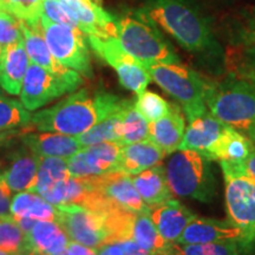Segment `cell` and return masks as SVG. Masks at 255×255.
Here are the masks:
<instances>
[{
    "label": "cell",
    "instance_id": "43",
    "mask_svg": "<svg viewBox=\"0 0 255 255\" xmlns=\"http://www.w3.org/2000/svg\"><path fill=\"white\" fill-rule=\"evenodd\" d=\"M232 73H234V75L239 76V77L246 79V81L251 82L252 84L255 85V70L244 68V66L233 65Z\"/></svg>",
    "mask_w": 255,
    "mask_h": 255
},
{
    "label": "cell",
    "instance_id": "47",
    "mask_svg": "<svg viewBox=\"0 0 255 255\" xmlns=\"http://www.w3.org/2000/svg\"><path fill=\"white\" fill-rule=\"evenodd\" d=\"M15 135H21L20 131H18L17 129H12V130H5V131H0V146L4 145L5 143H7L11 141L12 138Z\"/></svg>",
    "mask_w": 255,
    "mask_h": 255
},
{
    "label": "cell",
    "instance_id": "14",
    "mask_svg": "<svg viewBox=\"0 0 255 255\" xmlns=\"http://www.w3.org/2000/svg\"><path fill=\"white\" fill-rule=\"evenodd\" d=\"M149 215L161 237L169 244H176L189 222L196 216L183 203L175 199L152 207Z\"/></svg>",
    "mask_w": 255,
    "mask_h": 255
},
{
    "label": "cell",
    "instance_id": "48",
    "mask_svg": "<svg viewBox=\"0 0 255 255\" xmlns=\"http://www.w3.org/2000/svg\"><path fill=\"white\" fill-rule=\"evenodd\" d=\"M247 136H248V138H250L251 141L253 142V144L255 145V127L253 128V129H251L250 131H248Z\"/></svg>",
    "mask_w": 255,
    "mask_h": 255
},
{
    "label": "cell",
    "instance_id": "29",
    "mask_svg": "<svg viewBox=\"0 0 255 255\" xmlns=\"http://www.w3.org/2000/svg\"><path fill=\"white\" fill-rule=\"evenodd\" d=\"M70 177L71 174L68 167V158L41 157L36 181L28 191L43 196L46 191L51 190Z\"/></svg>",
    "mask_w": 255,
    "mask_h": 255
},
{
    "label": "cell",
    "instance_id": "1",
    "mask_svg": "<svg viewBox=\"0 0 255 255\" xmlns=\"http://www.w3.org/2000/svg\"><path fill=\"white\" fill-rule=\"evenodd\" d=\"M137 12L163 28L210 71L222 72L225 53L208 17L193 0H145Z\"/></svg>",
    "mask_w": 255,
    "mask_h": 255
},
{
    "label": "cell",
    "instance_id": "46",
    "mask_svg": "<svg viewBox=\"0 0 255 255\" xmlns=\"http://www.w3.org/2000/svg\"><path fill=\"white\" fill-rule=\"evenodd\" d=\"M15 222L18 223V226L20 227L21 231H23L25 234H27L28 232L33 228V226L36 225L37 220L30 219V218H14Z\"/></svg>",
    "mask_w": 255,
    "mask_h": 255
},
{
    "label": "cell",
    "instance_id": "30",
    "mask_svg": "<svg viewBox=\"0 0 255 255\" xmlns=\"http://www.w3.org/2000/svg\"><path fill=\"white\" fill-rule=\"evenodd\" d=\"M146 139H149V122L136 109L135 103L130 101L124 111L120 144L123 146Z\"/></svg>",
    "mask_w": 255,
    "mask_h": 255
},
{
    "label": "cell",
    "instance_id": "50",
    "mask_svg": "<svg viewBox=\"0 0 255 255\" xmlns=\"http://www.w3.org/2000/svg\"><path fill=\"white\" fill-rule=\"evenodd\" d=\"M2 51H4V47L0 45V59H1V56H2Z\"/></svg>",
    "mask_w": 255,
    "mask_h": 255
},
{
    "label": "cell",
    "instance_id": "7",
    "mask_svg": "<svg viewBox=\"0 0 255 255\" xmlns=\"http://www.w3.org/2000/svg\"><path fill=\"white\" fill-rule=\"evenodd\" d=\"M116 26L121 45L139 62L181 63L174 47L157 26L138 12L117 18Z\"/></svg>",
    "mask_w": 255,
    "mask_h": 255
},
{
    "label": "cell",
    "instance_id": "56",
    "mask_svg": "<svg viewBox=\"0 0 255 255\" xmlns=\"http://www.w3.org/2000/svg\"><path fill=\"white\" fill-rule=\"evenodd\" d=\"M64 1H66V0H64Z\"/></svg>",
    "mask_w": 255,
    "mask_h": 255
},
{
    "label": "cell",
    "instance_id": "9",
    "mask_svg": "<svg viewBox=\"0 0 255 255\" xmlns=\"http://www.w3.org/2000/svg\"><path fill=\"white\" fill-rule=\"evenodd\" d=\"M83 83L82 75L75 70L69 75H57L31 63L24 78L20 102L27 110H37L64 95L72 94Z\"/></svg>",
    "mask_w": 255,
    "mask_h": 255
},
{
    "label": "cell",
    "instance_id": "52",
    "mask_svg": "<svg viewBox=\"0 0 255 255\" xmlns=\"http://www.w3.org/2000/svg\"><path fill=\"white\" fill-rule=\"evenodd\" d=\"M57 255H68V253H66V250H65L64 252H62V253H59V254H57Z\"/></svg>",
    "mask_w": 255,
    "mask_h": 255
},
{
    "label": "cell",
    "instance_id": "6",
    "mask_svg": "<svg viewBox=\"0 0 255 255\" xmlns=\"http://www.w3.org/2000/svg\"><path fill=\"white\" fill-rule=\"evenodd\" d=\"M142 64L150 75L151 81L178 102L189 122L208 111L206 104V77L181 63L142 62Z\"/></svg>",
    "mask_w": 255,
    "mask_h": 255
},
{
    "label": "cell",
    "instance_id": "2",
    "mask_svg": "<svg viewBox=\"0 0 255 255\" xmlns=\"http://www.w3.org/2000/svg\"><path fill=\"white\" fill-rule=\"evenodd\" d=\"M127 100L107 91L91 95L87 89L72 92L53 107L31 116L28 126L38 131L79 136L126 104Z\"/></svg>",
    "mask_w": 255,
    "mask_h": 255
},
{
    "label": "cell",
    "instance_id": "53",
    "mask_svg": "<svg viewBox=\"0 0 255 255\" xmlns=\"http://www.w3.org/2000/svg\"><path fill=\"white\" fill-rule=\"evenodd\" d=\"M23 255H37V254H32V253H28V252H25Z\"/></svg>",
    "mask_w": 255,
    "mask_h": 255
},
{
    "label": "cell",
    "instance_id": "27",
    "mask_svg": "<svg viewBox=\"0 0 255 255\" xmlns=\"http://www.w3.org/2000/svg\"><path fill=\"white\" fill-rule=\"evenodd\" d=\"M11 215L13 218H30L37 221H57L58 210L52 203L32 191H19L12 197Z\"/></svg>",
    "mask_w": 255,
    "mask_h": 255
},
{
    "label": "cell",
    "instance_id": "16",
    "mask_svg": "<svg viewBox=\"0 0 255 255\" xmlns=\"http://www.w3.org/2000/svg\"><path fill=\"white\" fill-rule=\"evenodd\" d=\"M66 2L77 14L83 33L98 38H117L116 19L100 4L91 0H66Z\"/></svg>",
    "mask_w": 255,
    "mask_h": 255
},
{
    "label": "cell",
    "instance_id": "22",
    "mask_svg": "<svg viewBox=\"0 0 255 255\" xmlns=\"http://www.w3.org/2000/svg\"><path fill=\"white\" fill-rule=\"evenodd\" d=\"M41 156L34 154L27 146H21L11 155V163L2 173L12 191L30 190L36 181Z\"/></svg>",
    "mask_w": 255,
    "mask_h": 255
},
{
    "label": "cell",
    "instance_id": "25",
    "mask_svg": "<svg viewBox=\"0 0 255 255\" xmlns=\"http://www.w3.org/2000/svg\"><path fill=\"white\" fill-rule=\"evenodd\" d=\"M255 145L247 135L227 126L206 157L210 161H228L245 163Z\"/></svg>",
    "mask_w": 255,
    "mask_h": 255
},
{
    "label": "cell",
    "instance_id": "32",
    "mask_svg": "<svg viewBox=\"0 0 255 255\" xmlns=\"http://www.w3.org/2000/svg\"><path fill=\"white\" fill-rule=\"evenodd\" d=\"M0 248L12 255L26 252V239L12 215L0 218Z\"/></svg>",
    "mask_w": 255,
    "mask_h": 255
},
{
    "label": "cell",
    "instance_id": "39",
    "mask_svg": "<svg viewBox=\"0 0 255 255\" xmlns=\"http://www.w3.org/2000/svg\"><path fill=\"white\" fill-rule=\"evenodd\" d=\"M12 190L6 183L2 173H0V218L11 215V197Z\"/></svg>",
    "mask_w": 255,
    "mask_h": 255
},
{
    "label": "cell",
    "instance_id": "3",
    "mask_svg": "<svg viewBox=\"0 0 255 255\" xmlns=\"http://www.w3.org/2000/svg\"><path fill=\"white\" fill-rule=\"evenodd\" d=\"M206 104L213 116L245 135L255 127V85L234 73L207 78Z\"/></svg>",
    "mask_w": 255,
    "mask_h": 255
},
{
    "label": "cell",
    "instance_id": "11",
    "mask_svg": "<svg viewBox=\"0 0 255 255\" xmlns=\"http://www.w3.org/2000/svg\"><path fill=\"white\" fill-rule=\"evenodd\" d=\"M122 145L117 142L96 143L83 148L68 158L71 176H98L116 171Z\"/></svg>",
    "mask_w": 255,
    "mask_h": 255
},
{
    "label": "cell",
    "instance_id": "19",
    "mask_svg": "<svg viewBox=\"0 0 255 255\" xmlns=\"http://www.w3.org/2000/svg\"><path fill=\"white\" fill-rule=\"evenodd\" d=\"M26 252L37 255H57L68 248L69 235L57 221L40 220L27 234Z\"/></svg>",
    "mask_w": 255,
    "mask_h": 255
},
{
    "label": "cell",
    "instance_id": "55",
    "mask_svg": "<svg viewBox=\"0 0 255 255\" xmlns=\"http://www.w3.org/2000/svg\"><path fill=\"white\" fill-rule=\"evenodd\" d=\"M2 11V9H1V7H0V12H1Z\"/></svg>",
    "mask_w": 255,
    "mask_h": 255
},
{
    "label": "cell",
    "instance_id": "45",
    "mask_svg": "<svg viewBox=\"0 0 255 255\" xmlns=\"http://www.w3.org/2000/svg\"><path fill=\"white\" fill-rule=\"evenodd\" d=\"M244 165H245V170H246L248 176H250L255 182V148L253 149V151L251 152V155L248 156V158L246 159V162H245Z\"/></svg>",
    "mask_w": 255,
    "mask_h": 255
},
{
    "label": "cell",
    "instance_id": "5",
    "mask_svg": "<svg viewBox=\"0 0 255 255\" xmlns=\"http://www.w3.org/2000/svg\"><path fill=\"white\" fill-rule=\"evenodd\" d=\"M225 180V203L228 221L244 234L240 251L255 250V182L244 163L219 161Z\"/></svg>",
    "mask_w": 255,
    "mask_h": 255
},
{
    "label": "cell",
    "instance_id": "34",
    "mask_svg": "<svg viewBox=\"0 0 255 255\" xmlns=\"http://www.w3.org/2000/svg\"><path fill=\"white\" fill-rule=\"evenodd\" d=\"M231 41L240 47H255V7L241 12L233 20Z\"/></svg>",
    "mask_w": 255,
    "mask_h": 255
},
{
    "label": "cell",
    "instance_id": "18",
    "mask_svg": "<svg viewBox=\"0 0 255 255\" xmlns=\"http://www.w3.org/2000/svg\"><path fill=\"white\" fill-rule=\"evenodd\" d=\"M20 139L25 146L41 157L69 158L83 148L76 136L58 132L23 131Z\"/></svg>",
    "mask_w": 255,
    "mask_h": 255
},
{
    "label": "cell",
    "instance_id": "23",
    "mask_svg": "<svg viewBox=\"0 0 255 255\" xmlns=\"http://www.w3.org/2000/svg\"><path fill=\"white\" fill-rule=\"evenodd\" d=\"M21 31H23L25 49L31 63L37 64L47 71L57 75H69L73 71L62 65L51 53L41 33L40 23L30 25L26 21L21 20Z\"/></svg>",
    "mask_w": 255,
    "mask_h": 255
},
{
    "label": "cell",
    "instance_id": "4",
    "mask_svg": "<svg viewBox=\"0 0 255 255\" xmlns=\"http://www.w3.org/2000/svg\"><path fill=\"white\" fill-rule=\"evenodd\" d=\"M212 162L195 150L173 152L165 167L173 195L209 203L216 195V177Z\"/></svg>",
    "mask_w": 255,
    "mask_h": 255
},
{
    "label": "cell",
    "instance_id": "51",
    "mask_svg": "<svg viewBox=\"0 0 255 255\" xmlns=\"http://www.w3.org/2000/svg\"><path fill=\"white\" fill-rule=\"evenodd\" d=\"M91 1H94V2H97V4H102V0H91Z\"/></svg>",
    "mask_w": 255,
    "mask_h": 255
},
{
    "label": "cell",
    "instance_id": "28",
    "mask_svg": "<svg viewBox=\"0 0 255 255\" xmlns=\"http://www.w3.org/2000/svg\"><path fill=\"white\" fill-rule=\"evenodd\" d=\"M130 100H127L123 108H121L115 113L110 114L103 121L97 123L88 131L82 135L76 136L82 146H88L96 143L102 142H117L120 144L121 137H122V121L126 111L127 105Z\"/></svg>",
    "mask_w": 255,
    "mask_h": 255
},
{
    "label": "cell",
    "instance_id": "26",
    "mask_svg": "<svg viewBox=\"0 0 255 255\" xmlns=\"http://www.w3.org/2000/svg\"><path fill=\"white\" fill-rule=\"evenodd\" d=\"M129 239L155 255H169L174 245L161 237L149 213L135 214L130 226Z\"/></svg>",
    "mask_w": 255,
    "mask_h": 255
},
{
    "label": "cell",
    "instance_id": "35",
    "mask_svg": "<svg viewBox=\"0 0 255 255\" xmlns=\"http://www.w3.org/2000/svg\"><path fill=\"white\" fill-rule=\"evenodd\" d=\"M44 0H0L2 11L14 15L27 24L40 23Z\"/></svg>",
    "mask_w": 255,
    "mask_h": 255
},
{
    "label": "cell",
    "instance_id": "44",
    "mask_svg": "<svg viewBox=\"0 0 255 255\" xmlns=\"http://www.w3.org/2000/svg\"><path fill=\"white\" fill-rule=\"evenodd\" d=\"M98 255H123L122 247L119 242H110L98 250Z\"/></svg>",
    "mask_w": 255,
    "mask_h": 255
},
{
    "label": "cell",
    "instance_id": "41",
    "mask_svg": "<svg viewBox=\"0 0 255 255\" xmlns=\"http://www.w3.org/2000/svg\"><path fill=\"white\" fill-rule=\"evenodd\" d=\"M234 65L255 70V47H241L239 60Z\"/></svg>",
    "mask_w": 255,
    "mask_h": 255
},
{
    "label": "cell",
    "instance_id": "17",
    "mask_svg": "<svg viewBox=\"0 0 255 255\" xmlns=\"http://www.w3.org/2000/svg\"><path fill=\"white\" fill-rule=\"evenodd\" d=\"M30 58L25 49L24 38L4 47L0 59V88L9 95H20Z\"/></svg>",
    "mask_w": 255,
    "mask_h": 255
},
{
    "label": "cell",
    "instance_id": "40",
    "mask_svg": "<svg viewBox=\"0 0 255 255\" xmlns=\"http://www.w3.org/2000/svg\"><path fill=\"white\" fill-rule=\"evenodd\" d=\"M117 242H119L121 247H122L123 255H155L139 246L138 244H136V242L131 240V239H124V240Z\"/></svg>",
    "mask_w": 255,
    "mask_h": 255
},
{
    "label": "cell",
    "instance_id": "10",
    "mask_svg": "<svg viewBox=\"0 0 255 255\" xmlns=\"http://www.w3.org/2000/svg\"><path fill=\"white\" fill-rule=\"evenodd\" d=\"M88 43L100 58L110 65L120 83L128 90L138 96L146 90L151 77L142 62L123 49L117 38H98L88 36Z\"/></svg>",
    "mask_w": 255,
    "mask_h": 255
},
{
    "label": "cell",
    "instance_id": "24",
    "mask_svg": "<svg viewBox=\"0 0 255 255\" xmlns=\"http://www.w3.org/2000/svg\"><path fill=\"white\" fill-rule=\"evenodd\" d=\"M131 178L136 190L149 208L173 199L174 195L168 186L165 176V167L161 163L133 175Z\"/></svg>",
    "mask_w": 255,
    "mask_h": 255
},
{
    "label": "cell",
    "instance_id": "13",
    "mask_svg": "<svg viewBox=\"0 0 255 255\" xmlns=\"http://www.w3.org/2000/svg\"><path fill=\"white\" fill-rule=\"evenodd\" d=\"M235 241L239 247L244 241V234L228 220H216L195 216L178 238V245L208 244V242Z\"/></svg>",
    "mask_w": 255,
    "mask_h": 255
},
{
    "label": "cell",
    "instance_id": "20",
    "mask_svg": "<svg viewBox=\"0 0 255 255\" xmlns=\"http://www.w3.org/2000/svg\"><path fill=\"white\" fill-rule=\"evenodd\" d=\"M226 127L225 123L207 111L202 116L191 121L178 150H195L207 156Z\"/></svg>",
    "mask_w": 255,
    "mask_h": 255
},
{
    "label": "cell",
    "instance_id": "33",
    "mask_svg": "<svg viewBox=\"0 0 255 255\" xmlns=\"http://www.w3.org/2000/svg\"><path fill=\"white\" fill-rule=\"evenodd\" d=\"M240 247L235 241L208 242V244H174L169 255H240Z\"/></svg>",
    "mask_w": 255,
    "mask_h": 255
},
{
    "label": "cell",
    "instance_id": "31",
    "mask_svg": "<svg viewBox=\"0 0 255 255\" xmlns=\"http://www.w3.org/2000/svg\"><path fill=\"white\" fill-rule=\"evenodd\" d=\"M30 110L21 102L0 96V131L27 127L31 122Z\"/></svg>",
    "mask_w": 255,
    "mask_h": 255
},
{
    "label": "cell",
    "instance_id": "12",
    "mask_svg": "<svg viewBox=\"0 0 255 255\" xmlns=\"http://www.w3.org/2000/svg\"><path fill=\"white\" fill-rule=\"evenodd\" d=\"M90 180L92 184L119 208L132 214L150 212V208L143 202L129 175L121 171H110L98 176H90Z\"/></svg>",
    "mask_w": 255,
    "mask_h": 255
},
{
    "label": "cell",
    "instance_id": "42",
    "mask_svg": "<svg viewBox=\"0 0 255 255\" xmlns=\"http://www.w3.org/2000/svg\"><path fill=\"white\" fill-rule=\"evenodd\" d=\"M66 253L68 255H98V250L84 246L76 241H70L66 248Z\"/></svg>",
    "mask_w": 255,
    "mask_h": 255
},
{
    "label": "cell",
    "instance_id": "54",
    "mask_svg": "<svg viewBox=\"0 0 255 255\" xmlns=\"http://www.w3.org/2000/svg\"><path fill=\"white\" fill-rule=\"evenodd\" d=\"M1 95H2V89L0 88V96H1Z\"/></svg>",
    "mask_w": 255,
    "mask_h": 255
},
{
    "label": "cell",
    "instance_id": "49",
    "mask_svg": "<svg viewBox=\"0 0 255 255\" xmlns=\"http://www.w3.org/2000/svg\"><path fill=\"white\" fill-rule=\"evenodd\" d=\"M0 255H12V254H9V253H7V252L2 251L1 248H0Z\"/></svg>",
    "mask_w": 255,
    "mask_h": 255
},
{
    "label": "cell",
    "instance_id": "8",
    "mask_svg": "<svg viewBox=\"0 0 255 255\" xmlns=\"http://www.w3.org/2000/svg\"><path fill=\"white\" fill-rule=\"evenodd\" d=\"M40 28L51 53L62 65L92 78L94 71L87 34L79 28L53 23L44 15L40 18Z\"/></svg>",
    "mask_w": 255,
    "mask_h": 255
},
{
    "label": "cell",
    "instance_id": "21",
    "mask_svg": "<svg viewBox=\"0 0 255 255\" xmlns=\"http://www.w3.org/2000/svg\"><path fill=\"white\" fill-rule=\"evenodd\" d=\"M165 155L150 139L123 145L116 171L133 176L161 163Z\"/></svg>",
    "mask_w": 255,
    "mask_h": 255
},
{
    "label": "cell",
    "instance_id": "15",
    "mask_svg": "<svg viewBox=\"0 0 255 255\" xmlns=\"http://www.w3.org/2000/svg\"><path fill=\"white\" fill-rule=\"evenodd\" d=\"M186 132L183 110L176 103H170L168 114L155 122L149 123V139L163 150L173 154L180 148Z\"/></svg>",
    "mask_w": 255,
    "mask_h": 255
},
{
    "label": "cell",
    "instance_id": "38",
    "mask_svg": "<svg viewBox=\"0 0 255 255\" xmlns=\"http://www.w3.org/2000/svg\"><path fill=\"white\" fill-rule=\"evenodd\" d=\"M21 20L7 12H0V45L6 47L23 39Z\"/></svg>",
    "mask_w": 255,
    "mask_h": 255
},
{
    "label": "cell",
    "instance_id": "37",
    "mask_svg": "<svg viewBox=\"0 0 255 255\" xmlns=\"http://www.w3.org/2000/svg\"><path fill=\"white\" fill-rule=\"evenodd\" d=\"M41 15L46 17L53 23L62 24L73 28L81 27L77 14L64 0H44L43 7H41Z\"/></svg>",
    "mask_w": 255,
    "mask_h": 255
},
{
    "label": "cell",
    "instance_id": "36",
    "mask_svg": "<svg viewBox=\"0 0 255 255\" xmlns=\"http://www.w3.org/2000/svg\"><path fill=\"white\" fill-rule=\"evenodd\" d=\"M135 107L142 114V116L150 123L165 116L170 109V103H168L163 97L155 92L145 90L137 96Z\"/></svg>",
    "mask_w": 255,
    "mask_h": 255
}]
</instances>
